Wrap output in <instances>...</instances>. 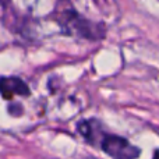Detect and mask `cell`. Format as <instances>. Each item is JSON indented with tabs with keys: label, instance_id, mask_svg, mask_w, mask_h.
Wrapping results in <instances>:
<instances>
[{
	"label": "cell",
	"instance_id": "6da1fadb",
	"mask_svg": "<svg viewBox=\"0 0 159 159\" xmlns=\"http://www.w3.org/2000/svg\"><path fill=\"white\" fill-rule=\"evenodd\" d=\"M98 145L112 159H137L140 157V148L129 143V140L115 134H106L101 137Z\"/></svg>",
	"mask_w": 159,
	"mask_h": 159
},
{
	"label": "cell",
	"instance_id": "7a4b0ae2",
	"mask_svg": "<svg viewBox=\"0 0 159 159\" xmlns=\"http://www.w3.org/2000/svg\"><path fill=\"white\" fill-rule=\"evenodd\" d=\"M63 27L66 28V31L75 35H80L85 39H91V41H95L103 36V31L98 30L95 24L89 22L88 20H85L84 17H81L80 14H77L74 10L69 11L67 16H64L63 21H61Z\"/></svg>",
	"mask_w": 159,
	"mask_h": 159
},
{
	"label": "cell",
	"instance_id": "3957f363",
	"mask_svg": "<svg viewBox=\"0 0 159 159\" xmlns=\"http://www.w3.org/2000/svg\"><path fill=\"white\" fill-rule=\"evenodd\" d=\"M0 93L4 99H13L14 96H30L31 89L20 77H0Z\"/></svg>",
	"mask_w": 159,
	"mask_h": 159
},
{
	"label": "cell",
	"instance_id": "277c9868",
	"mask_svg": "<svg viewBox=\"0 0 159 159\" xmlns=\"http://www.w3.org/2000/svg\"><path fill=\"white\" fill-rule=\"evenodd\" d=\"M78 131L88 143L92 145H98L101 137L103 135V131L101 129V124L95 119H89V120H84L78 123Z\"/></svg>",
	"mask_w": 159,
	"mask_h": 159
},
{
	"label": "cell",
	"instance_id": "5b68a950",
	"mask_svg": "<svg viewBox=\"0 0 159 159\" xmlns=\"http://www.w3.org/2000/svg\"><path fill=\"white\" fill-rule=\"evenodd\" d=\"M154 159H159V151H155L154 152Z\"/></svg>",
	"mask_w": 159,
	"mask_h": 159
}]
</instances>
